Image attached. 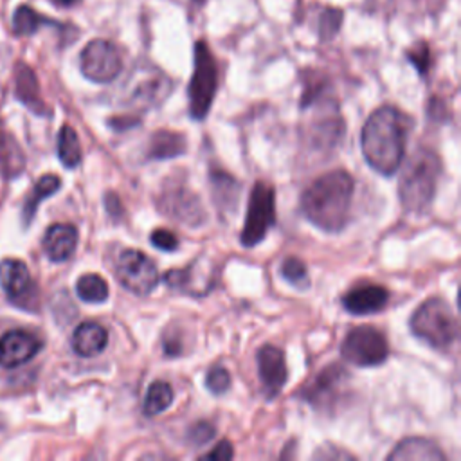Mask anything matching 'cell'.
Returning <instances> with one entry per match:
<instances>
[{
	"label": "cell",
	"mask_w": 461,
	"mask_h": 461,
	"mask_svg": "<svg viewBox=\"0 0 461 461\" xmlns=\"http://www.w3.org/2000/svg\"><path fill=\"white\" fill-rule=\"evenodd\" d=\"M258 373L267 396L268 398L277 396L288 378L283 349L272 344H265L258 351Z\"/></svg>",
	"instance_id": "obj_14"
},
{
	"label": "cell",
	"mask_w": 461,
	"mask_h": 461,
	"mask_svg": "<svg viewBox=\"0 0 461 461\" xmlns=\"http://www.w3.org/2000/svg\"><path fill=\"white\" fill-rule=\"evenodd\" d=\"M211 193L216 207L225 212H234L240 203V184L225 171H211Z\"/></svg>",
	"instance_id": "obj_21"
},
{
	"label": "cell",
	"mask_w": 461,
	"mask_h": 461,
	"mask_svg": "<svg viewBox=\"0 0 461 461\" xmlns=\"http://www.w3.org/2000/svg\"><path fill=\"white\" fill-rule=\"evenodd\" d=\"M79 0H52V4H56L58 7H72L76 5Z\"/></svg>",
	"instance_id": "obj_37"
},
{
	"label": "cell",
	"mask_w": 461,
	"mask_h": 461,
	"mask_svg": "<svg viewBox=\"0 0 461 461\" xmlns=\"http://www.w3.org/2000/svg\"><path fill=\"white\" fill-rule=\"evenodd\" d=\"M108 344V331L94 321L81 322L72 335V348L79 357H95Z\"/></svg>",
	"instance_id": "obj_20"
},
{
	"label": "cell",
	"mask_w": 461,
	"mask_h": 461,
	"mask_svg": "<svg viewBox=\"0 0 461 461\" xmlns=\"http://www.w3.org/2000/svg\"><path fill=\"white\" fill-rule=\"evenodd\" d=\"M276 193L265 182H256L247 207V218L243 223V230L240 234V241L243 247L258 245L268 232V229L276 221Z\"/></svg>",
	"instance_id": "obj_6"
},
{
	"label": "cell",
	"mask_w": 461,
	"mask_h": 461,
	"mask_svg": "<svg viewBox=\"0 0 461 461\" xmlns=\"http://www.w3.org/2000/svg\"><path fill=\"white\" fill-rule=\"evenodd\" d=\"M340 355L346 362L355 366H378L385 362L389 355V344L380 330L373 326H360L346 335Z\"/></svg>",
	"instance_id": "obj_7"
},
{
	"label": "cell",
	"mask_w": 461,
	"mask_h": 461,
	"mask_svg": "<svg viewBox=\"0 0 461 461\" xmlns=\"http://www.w3.org/2000/svg\"><path fill=\"white\" fill-rule=\"evenodd\" d=\"M173 387L164 382V380H155L148 391H146V398H144V405L142 411L146 416H157L160 412H164L171 403H173Z\"/></svg>",
	"instance_id": "obj_25"
},
{
	"label": "cell",
	"mask_w": 461,
	"mask_h": 461,
	"mask_svg": "<svg viewBox=\"0 0 461 461\" xmlns=\"http://www.w3.org/2000/svg\"><path fill=\"white\" fill-rule=\"evenodd\" d=\"M205 385L214 394H223L230 387V375L225 367L214 366L205 375Z\"/></svg>",
	"instance_id": "obj_30"
},
{
	"label": "cell",
	"mask_w": 461,
	"mask_h": 461,
	"mask_svg": "<svg viewBox=\"0 0 461 461\" xmlns=\"http://www.w3.org/2000/svg\"><path fill=\"white\" fill-rule=\"evenodd\" d=\"M281 274H283V277H285L288 283H292V285L297 286V288H303V286L308 285V270H306V265H304L299 258H295V256H290V258H286V259L283 261V265H281Z\"/></svg>",
	"instance_id": "obj_29"
},
{
	"label": "cell",
	"mask_w": 461,
	"mask_h": 461,
	"mask_svg": "<svg viewBox=\"0 0 461 461\" xmlns=\"http://www.w3.org/2000/svg\"><path fill=\"white\" fill-rule=\"evenodd\" d=\"M389 292L380 285H360L349 290L342 303L344 308L353 315H369L385 308Z\"/></svg>",
	"instance_id": "obj_16"
},
{
	"label": "cell",
	"mask_w": 461,
	"mask_h": 461,
	"mask_svg": "<svg viewBox=\"0 0 461 461\" xmlns=\"http://www.w3.org/2000/svg\"><path fill=\"white\" fill-rule=\"evenodd\" d=\"M41 349V340L23 330H13L0 337V366L18 367Z\"/></svg>",
	"instance_id": "obj_15"
},
{
	"label": "cell",
	"mask_w": 461,
	"mask_h": 461,
	"mask_svg": "<svg viewBox=\"0 0 461 461\" xmlns=\"http://www.w3.org/2000/svg\"><path fill=\"white\" fill-rule=\"evenodd\" d=\"M151 243L160 250H176L178 249V238L167 229H155L149 236Z\"/></svg>",
	"instance_id": "obj_34"
},
{
	"label": "cell",
	"mask_w": 461,
	"mask_h": 461,
	"mask_svg": "<svg viewBox=\"0 0 461 461\" xmlns=\"http://www.w3.org/2000/svg\"><path fill=\"white\" fill-rule=\"evenodd\" d=\"M218 90V68L209 45L198 40L194 45V72L189 83V113L194 121L205 119Z\"/></svg>",
	"instance_id": "obj_5"
},
{
	"label": "cell",
	"mask_w": 461,
	"mask_h": 461,
	"mask_svg": "<svg viewBox=\"0 0 461 461\" xmlns=\"http://www.w3.org/2000/svg\"><path fill=\"white\" fill-rule=\"evenodd\" d=\"M81 72L94 83H110L122 70L119 49L108 40H92L85 45L79 56Z\"/></svg>",
	"instance_id": "obj_9"
},
{
	"label": "cell",
	"mask_w": 461,
	"mask_h": 461,
	"mask_svg": "<svg viewBox=\"0 0 461 461\" xmlns=\"http://www.w3.org/2000/svg\"><path fill=\"white\" fill-rule=\"evenodd\" d=\"M411 119L394 106L376 108L366 121L360 135V148L367 164L380 175H394L405 153Z\"/></svg>",
	"instance_id": "obj_1"
},
{
	"label": "cell",
	"mask_w": 461,
	"mask_h": 461,
	"mask_svg": "<svg viewBox=\"0 0 461 461\" xmlns=\"http://www.w3.org/2000/svg\"><path fill=\"white\" fill-rule=\"evenodd\" d=\"M348 375L340 364H330L301 389V396L315 409H330L344 393Z\"/></svg>",
	"instance_id": "obj_12"
},
{
	"label": "cell",
	"mask_w": 461,
	"mask_h": 461,
	"mask_svg": "<svg viewBox=\"0 0 461 461\" xmlns=\"http://www.w3.org/2000/svg\"><path fill=\"white\" fill-rule=\"evenodd\" d=\"M54 20L45 18L38 11H34L29 5H20L13 14V31L18 36H29L36 32L41 25H52Z\"/></svg>",
	"instance_id": "obj_27"
},
{
	"label": "cell",
	"mask_w": 461,
	"mask_h": 461,
	"mask_svg": "<svg viewBox=\"0 0 461 461\" xmlns=\"http://www.w3.org/2000/svg\"><path fill=\"white\" fill-rule=\"evenodd\" d=\"M59 185H61V180H59V176H56V175H45V176H41V178L34 184L32 191H31L29 196L25 198L23 211H22L23 225H25V227H27V225L31 223V220L34 218L40 202H41L43 198L54 194V193L59 189Z\"/></svg>",
	"instance_id": "obj_24"
},
{
	"label": "cell",
	"mask_w": 461,
	"mask_h": 461,
	"mask_svg": "<svg viewBox=\"0 0 461 461\" xmlns=\"http://www.w3.org/2000/svg\"><path fill=\"white\" fill-rule=\"evenodd\" d=\"M157 205L167 218L189 227L200 225L205 216L198 196L189 187L176 182L162 187Z\"/></svg>",
	"instance_id": "obj_11"
},
{
	"label": "cell",
	"mask_w": 461,
	"mask_h": 461,
	"mask_svg": "<svg viewBox=\"0 0 461 461\" xmlns=\"http://www.w3.org/2000/svg\"><path fill=\"white\" fill-rule=\"evenodd\" d=\"M355 182L349 173L337 169L313 180L301 194V211L319 229L339 232L348 221Z\"/></svg>",
	"instance_id": "obj_2"
},
{
	"label": "cell",
	"mask_w": 461,
	"mask_h": 461,
	"mask_svg": "<svg viewBox=\"0 0 461 461\" xmlns=\"http://www.w3.org/2000/svg\"><path fill=\"white\" fill-rule=\"evenodd\" d=\"M340 22H342V11L340 9H333V7H328L322 16H321V22H319V34L322 40H330L335 36V32L339 31L340 27Z\"/></svg>",
	"instance_id": "obj_31"
},
{
	"label": "cell",
	"mask_w": 461,
	"mask_h": 461,
	"mask_svg": "<svg viewBox=\"0 0 461 461\" xmlns=\"http://www.w3.org/2000/svg\"><path fill=\"white\" fill-rule=\"evenodd\" d=\"M407 58H409V61L416 67V70H418L420 74H425V72H427V68H429V65H430V52H429L427 43H423V41L416 43L412 49H409Z\"/></svg>",
	"instance_id": "obj_32"
},
{
	"label": "cell",
	"mask_w": 461,
	"mask_h": 461,
	"mask_svg": "<svg viewBox=\"0 0 461 461\" xmlns=\"http://www.w3.org/2000/svg\"><path fill=\"white\" fill-rule=\"evenodd\" d=\"M232 456H234V448H232V445L227 441V439H221L211 452H207V454H203L202 457L203 459H232Z\"/></svg>",
	"instance_id": "obj_35"
},
{
	"label": "cell",
	"mask_w": 461,
	"mask_h": 461,
	"mask_svg": "<svg viewBox=\"0 0 461 461\" xmlns=\"http://www.w3.org/2000/svg\"><path fill=\"white\" fill-rule=\"evenodd\" d=\"M124 86L126 103L146 110L149 106L160 104L167 97L171 90V81L158 68L140 67L131 74Z\"/></svg>",
	"instance_id": "obj_10"
},
{
	"label": "cell",
	"mask_w": 461,
	"mask_h": 461,
	"mask_svg": "<svg viewBox=\"0 0 461 461\" xmlns=\"http://www.w3.org/2000/svg\"><path fill=\"white\" fill-rule=\"evenodd\" d=\"M439 173L441 164L438 155L427 148L416 149L403 166V173L400 178L398 194L402 205L412 212L425 209L436 194Z\"/></svg>",
	"instance_id": "obj_3"
},
{
	"label": "cell",
	"mask_w": 461,
	"mask_h": 461,
	"mask_svg": "<svg viewBox=\"0 0 461 461\" xmlns=\"http://www.w3.org/2000/svg\"><path fill=\"white\" fill-rule=\"evenodd\" d=\"M185 151V139L182 133L171 130H158L151 135L148 155L157 160L178 157Z\"/></svg>",
	"instance_id": "obj_23"
},
{
	"label": "cell",
	"mask_w": 461,
	"mask_h": 461,
	"mask_svg": "<svg viewBox=\"0 0 461 461\" xmlns=\"http://www.w3.org/2000/svg\"><path fill=\"white\" fill-rule=\"evenodd\" d=\"M214 436V427L209 421H198L187 430V438L191 445H205Z\"/></svg>",
	"instance_id": "obj_33"
},
{
	"label": "cell",
	"mask_w": 461,
	"mask_h": 461,
	"mask_svg": "<svg viewBox=\"0 0 461 461\" xmlns=\"http://www.w3.org/2000/svg\"><path fill=\"white\" fill-rule=\"evenodd\" d=\"M77 245V230L70 223H54L43 236V250L50 261L68 259Z\"/></svg>",
	"instance_id": "obj_18"
},
{
	"label": "cell",
	"mask_w": 461,
	"mask_h": 461,
	"mask_svg": "<svg viewBox=\"0 0 461 461\" xmlns=\"http://www.w3.org/2000/svg\"><path fill=\"white\" fill-rule=\"evenodd\" d=\"M14 94L20 103H23L31 112L38 115L49 113V106L45 104L41 94H40V85L36 79V74L32 68L25 63H18L14 68Z\"/></svg>",
	"instance_id": "obj_17"
},
{
	"label": "cell",
	"mask_w": 461,
	"mask_h": 461,
	"mask_svg": "<svg viewBox=\"0 0 461 461\" xmlns=\"http://www.w3.org/2000/svg\"><path fill=\"white\" fill-rule=\"evenodd\" d=\"M58 155L65 167H76L81 162V144L77 139V133L72 126L65 124L59 130L58 137Z\"/></svg>",
	"instance_id": "obj_26"
},
{
	"label": "cell",
	"mask_w": 461,
	"mask_h": 461,
	"mask_svg": "<svg viewBox=\"0 0 461 461\" xmlns=\"http://www.w3.org/2000/svg\"><path fill=\"white\" fill-rule=\"evenodd\" d=\"M76 292L85 303H103L108 299V283L97 274H85L77 279Z\"/></svg>",
	"instance_id": "obj_28"
},
{
	"label": "cell",
	"mask_w": 461,
	"mask_h": 461,
	"mask_svg": "<svg viewBox=\"0 0 461 461\" xmlns=\"http://www.w3.org/2000/svg\"><path fill=\"white\" fill-rule=\"evenodd\" d=\"M412 333L434 349H448L457 337L452 308L439 297L427 299L411 317Z\"/></svg>",
	"instance_id": "obj_4"
},
{
	"label": "cell",
	"mask_w": 461,
	"mask_h": 461,
	"mask_svg": "<svg viewBox=\"0 0 461 461\" xmlns=\"http://www.w3.org/2000/svg\"><path fill=\"white\" fill-rule=\"evenodd\" d=\"M115 276L126 290L137 295H148L158 283L155 263L144 252L135 249H126L117 256Z\"/></svg>",
	"instance_id": "obj_8"
},
{
	"label": "cell",
	"mask_w": 461,
	"mask_h": 461,
	"mask_svg": "<svg viewBox=\"0 0 461 461\" xmlns=\"http://www.w3.org/2000/svg\"><path fill=\"white\" fill-rule=\"evenodd\" d=\"M104 203H106V209L112 216H121L122 212V207H121V202H119V196L115 193H108L104 196Z\"/></svg>",
	"instance_id": "obj_36"
},
{
	"label": "cell",
	"mask_w": 461,
	"mask_h": 461,
	"mask_svg": "<svg viewBox=\"0 0 461 461\" xmlns=\"http://www.w3.org/2000/svg\"><path fill=\"white\" fill-rule=\"evenodd\" d=\"M389 461H443L445 454L439 447L425 438H405L402 439L393 452L387 454Z\"/></svg>",
	"instance_id": "obj_19"
},
{
	"label": "cell",
	"mask_w": 461,
	"mask_h": 461,
	"mask_svg": "<svg viewBox=\"0 0 461 461\" xmlns=\"http://www.w3.org/2000/svg\"><path fill=\"white\" fill-rule=\"evenodd\" d=\"M25 166V157L16 139L0 124V175L16 176Z\"/></svg>",
	"instance_id": "obj_22"
},
{
	"label": "cell",
	"mask_w": 461,
	"mask_h": 461,
	"mask_svg": "<svg viewBox=\"0 0 461 461\" xmlns=\"http://www.w3.org/2000/svg\"><path fill=\"white\" fill-rule=\"evenodd\" d=\"M0 285L5 295L20 306L27 308V303L34 301L36 286L32 283L27 265L20 259L7 258L0 263Z\"/></svg>",
	"instance_id": "obj_13"
}]
</instances>
